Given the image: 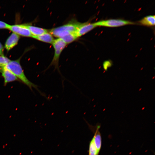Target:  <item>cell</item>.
Returning <instances> with one entry per match:
<instances>
[{
  "instance_id": "1",
  "label": "cell",
  "mask_w": 155,
  "mask_h": 155,
  "mask_svg": "<svg viewBox=\"0 0 155 155\" xmlns=\"http://www.w3.org/2000/svg\"><path fill=\"white\" fill-rule=\"evenodd\" d=\"M21 57L13 60H10L5 66L11 71L17 78L19 80L27 86L32 90L33 88L36 89L40 94L47 99L49 98L46 95L41 92L38 88V86L30 81L25 75L24 70L21 65L20 61Z\"/></svg>"
},
{
  "instance_id": "2",
  "label": "cell",
  "mask_w": 155,
  "mask_h": 155,
  "mask_svg": "<svg viewBox=\"0 0 155 155\" xmlns=\"http://www.w3.org/2000/svg\"><path fill=\"white\" fill-rule=\"evenodd\" d=\"M82 24L76 22H72L52 28L49 32L53 36L61 38L70 33H75Z\"/></svg>"
},
{
  "instance_id": "3",
  "label": "cell",
  "mask_w": 155,
  "mask_h": 155,
  "mask_svg": "<svg viewBox=\"0 0 155 155\" xmlns=\"http://www.w3.org/2000/svg\"><path fill=\"white\" fill-rule=\"evenodd\" d=\"M66 43L61 39L58 38L54 40L52 44L54 49L53 57L50 64L48 67L43 71L45 72L52 66L54 67V71L57 70L61 75L62 78L63 76L62 75L59 67V60L61 54L66 46Z\"/></svg>"
},
{
  "instance_id": "4",
  "label": "cell",
  "mask_w": 155,
  "mask_h": 155,
  "mask_svg": "<svg viewBox=\"0 0 155 155\" xmlns=\"http://www.w3.org/2000/svg\"><path fill=\"white\" fill-rule=\"evenodd\" d=\"M94 24L97 26H101L111 27L136 24V23L133 22L120 19L102 20L94 22Z\"/></svg>"
},
{
  "instance_id": "5",
  "label": "cell",
  "mask_w": 155,
  "mask_h": 155,
  "mask_svg": "<svg viewBox=\"0 0 155 155\" xmlns=\"http://www.w3.org/2000/svg\"><path fill=\"white\" fill-rule=\"evenodd\" d=\"M8 29L19 36L27 37H32V36L27 25H9Z\"/></svg>"
},
{
  "instance_id": "6",
  "label": "cell",
  "mask_w": 155,
  "mask_h": 155,
  "mask_svg": "<svg viewBox=\"0 0 155 155\" xmlns=\"http://www.w3.org/2000/svg\"><path fill=\"white\" fill-rule=\"evenodd\" d=\"M88 125L94 133L93 137L98 152L99 154L102 146V137L99 131L100 125V124H97L95 126H92L89 124Z\"/></svg>"
},
{
  "instance_id": "7",
  "label": "cell",
  "mask_w": 155,
  "mask_h": 155,
  "mask_svg": "<svg viewBox=\"0 0 155 155\" xmlns=\"http://www.w3.org/2000/svg\"><path fill=\"white\" fill-rule=\"evenodd\" d=\"M0 73L4 79L5 85L8 83L19 80L16 76L5 66L0 67Z\"/></svg>"
},
{
  "instance_id": "8",
  "label": "cell",
  "mask_w": 155,
  "mask_h": 155,
  "mask_svg": "<svg viewBox=\"0 0 155 155\" xmlns=\"http://www.w3.org/2000/svg\"><path fill=\"white\" fill-rule=\"evenodd\" d=\"M96 27L94 23L87 22L82 23L76 31L75 34L78 38L85 34Z\"/></svg>"
},
{
  "instance_id": "9",
  "label": "cell",
  "mask_w": 155,
  "mask_h": 155,
  "mask_svg": "<svg viewBox=\"0 0 155 155\" xmlns=\"http://www.w3.org/2000/svg\"><path fill=\"white\" fill-rule=\"evenodd\" d=\"M20 37L19 36L12 33L7 39L5 44V47L7 51H9L16 46L18 43Z\"/></svg>"
},
{
  "instance_id": "10",
  "label": "cell",
  "mask_w": 155,
  "mask_h": 155,
  "mask_svg": "<svg viewBox=\"0 0 155 155\" xmlns=\"http://www.w3.org/2000/svg\"><path fill=\"white\" fill-rule=\"evenodd\" d=\"M32 37L41 41L52 44L55 40L53 36L49 32L38 36H32Z\"/></svg>"
},
{
  "instance_id": "11",
  "label": "cell",
  "mask_w": 155,
  "mask_h": 155,
  "mask_svg": "<svg viewBox=\"0 0 155 155\" xmlns=\"http://www.w3.org/2000/svg\"><path fill=\"white\" fill-rule=\"evenodd\" d=\"M27 25L32 35V36H39L49 32L47 30L42 28L30 25Z\"/></svg>"
},
{
  "instance_id": "12",
  "label": "cell",
  "mask_w": 155,
  "mask_h": 155,
  "mask_svg": "<svg viewBox=\"0 0 155 155\" xmlns=\"http://www.w3.org/2000/svg\"><path fill=\"white\" fill-rule=\"evenodd\" d=\"M155 16H146L140 20L138 22L141 25L147 26H153L155 25Z\"/></svg>"
},
{
  "instance_id": "13",
  "label": "cell",
  "mask_w": 155,
  "mask_h": 155,
  "mask_svg": "<svg viewBox=\"0 0 155 155\" xmlns=\"http://www.w3.org/2000/svg\"><path fill=\"white\" fill-rule=\"evenodd\" d=\"M78 37L75 33H71L68 34L60 38L67 44H69L75 40Z\"/></svg>"
},
{
  "instance_id": "14",
  "label": "cell",
  "mask_w": 155,
  "mask_h": 155,
  "mask_svg": "<svg viewBox=\"0 0 155 155\" xmlns=\"http://www.w3.org/2000/svg\"><path fill=\"white\" fill-rule=\"evenodd\" d=\"M93 137L89 143L88 155H98Z\"/></svg>"
},
{
  "instance_id": "15",
  "label": "cell",
  "mask_w": 155,
  "mask_h": 155,
  "mask_svg": "<svg viewBox=\"0 0 155 155\" xmlns=\"http://www.w3.org/2000/svg\"><path fill=\"white\" fill-rule=\"evenodd\" d=\"M10 60L4 55H0V67L5 66Z\"/></svg>"
},
{
  "instance_id": "16",
  "label": "cell",
  "mask_w": 155,
  "mask_h": 155,
  "mask_svg": "<svg viewBox=\"0 0 155 155\" xmlns=\"http://www.w3.org/2000/svg\"><path fill=\"white\" fill-rule=\"evenodd\" d=\"M10 25L0 21V29H8Z\"/></svg>"
},
{
  "instance_id": "17",
  "label": "cell",
  "mask_w": 155,
  "mask_h": 155,
  "mask_svg": "<svg viewBox=\"0 0 155 155\" xmlns=\"http://www.w3.org/2000/svg\"><path fill=\"white\" fill-rule=\"evenodd\" d=\"M111 64L109 61L105 62L103 64V68L104 70L106 71L108 68L111 66Z\"/></svg>"
},
{
  "instance_id": "18",
  "label": "cell",
  "mask_w": 155,
  "mask_h": 155,
  "mask_svg": "<svg viewBox=\"0 0 155 155\" xmlns=\"http://www.w3.org/2000/svg\"><path fill=\"white\" fill-rule=\"evenodd\" d=\"M4 47L0 42V55L3 56L4 55Z\"/></svg>"
}]
</instances>
